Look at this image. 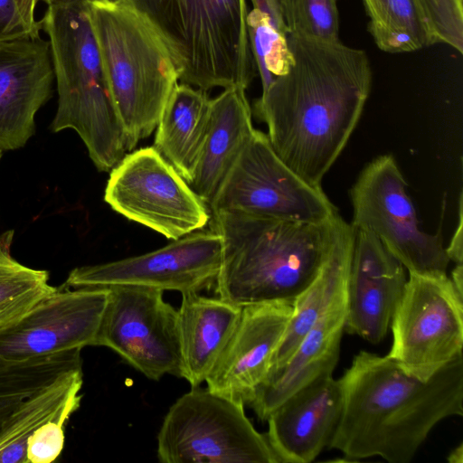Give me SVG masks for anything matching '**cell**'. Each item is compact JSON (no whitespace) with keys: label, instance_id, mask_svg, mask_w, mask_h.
<instances>
[{"label":"cell","instance_id":"6da1fadb","mask_svg":"<svg viewBox=\"0 0 463 463\" xmlns=\"http://www.w3.org/2000/svg\"><path fill=\"white\" fill-rule=\"evenodd\" d=\"M294 61L254 103L281 160L305 181L322 180L344 150L372 86L363 50L287 35Z\"/></svg>","mask_w":463,"mask_h":463},{"label":"cell","instance_id":"7a4b0ae2","mask_svg":"<svg viewBox=\"0 0 463 463\" xmlns=\"http://www.w3.org/2000/svg\"><path fill=\"white\" fill-rule=\"evenodd\" d=\"M339 381L342 411L328 448L345 461L409 463L438 423L463 416V354L424 382L363 350Z\"/></svg>","mask_w":463,"mask_h":463},{"label":"cell","instance_id":"3957f363","mask_svg":"<svg viewBox=\"0 0 463 463\" xmlns=\"http://www.w3.org/2000/svg\"><path fill=\"white\" fill-rule=\"evenodd\" d=\"M213 217L212 230L222 241L215 293L241 307L295 299L323 262L335 218L317 224L238 211H222Z\"/></svg>","mask_w":463,"mask_h":463},{"label":"cell","instance_id":"277c9868","mask_svg":"<svg viewBox=\"0 0 463 463\" xmlns=\"http://www.w3.org/2000/svg\"><path fill=\"white\" fill-rule=\"evenodd\" d=\"M136 14L168 52L181 83L246 90L256 65L246 0H112Z\"/></svg>","mask_w":463,"mask_h":463},{"label":"cell","instance_id":"5b68a950","mask_svg":"<svg viewBox=\"0 0 463 463\" xmlns=\"http://www.w3.org/2000/svg\"><path fill=\"white\" fill-rule=\"evenodd\" d=\"M40 25L48 35L58 91L51 129H74L97 169L110 171L129 150L108 88L90 5H48Z\"/></svg>","mask_w":463,"mask_h":463},{"label":"cell","instance_id":"8992f818","mask_svg":"<svg viewBox=\"0 0 463 463\" xmlns=\"http://www.w3.org/2000/svg\"><path fill=\"white\" fill-rule=\"evenodd\" d=\"M90 17L112 102L128 150L156 129L178 84L160 40L132 12L112 0L90 5Z\"/></svg>","mask_w":463,"mask_h":463},{"label":"cell","instance_id":"52a82bcc","mask_svg":"<svg viewBox=\"0 0 463 463\" xmlns=\"http://www.w3.org/2000/svg\"><path fill=\"white\" fill-rule=\"evenodd\" d=\"M156 455L162 463H279L243 405L199 386L169 408Z\"/></svg>","mask_w":463,"mask_h":463},{"label":"cell","instance_id":"ba28073f","mask_svg":"<svg viewBox=\"0 0 463 463\" xmlns=\"http://www.w3.org/2000/svg\"><path fill=\"white\" fill-rule=\"evenodd\" d=\"M407 188L392 155L374 158L350 190L351 224L375 235L408 273L447 275L450 261L442 236L422 231Z\"/></svg>","mask_w":463,"mask_h":463},{"label":"cell","instance_id":"9c48e42d","mask_svg":"<svg viewBox=\"0 0 463 463\" xmlns=\"http://www.w3.org/2000/svg\"><path fill=\"white\" fill-rule=\"evenodd\" d=\"M210 213L238 211L284 221L325 223L338 212L321 186L294 172L254 129L209 206Z\"/></svg>","mask_w":463,"mask_h":463},{"label":"cell","instance_id":"30bf717a","mask_svg":"<svg viewBox=\"0 0 463 463\" xmlns=\"http://www.w3.org/2000/svg\"><path fill=\"white\" fill-rule=\"evenodd\" d=\"M104 201L172 241L203 230L211 219L207 205L154 146L127 153L110 170Z\"/></svg>","mask_w":463,"mask_h":463},{"label":"cell","instance_id":"8fae6325","mask_svg":"<svg viewBox=\"0 0 463 463\" xmlns=\"http://www.w3.org/2000/svg\"><path fill=\"white\" fill-rule=\"evenodd\" d=\"M390 327L388 355L408 374L428 381L462 354L463 296L448 275L409 273Z\"/></svg>","mask_w":463,"mask_h":463},{"label":"cell","instance_id":"7c38bea8","mask_svg":"<svg viewBox=\"0 0 463 463\" xmlns=\"http://www.w3.org/2000/svg\"><path fill=\"white\" fill-rule=\"evenodd\" d=\"M95 345L116 352L146 378L182 377L178 311L164 291L111 286Z\"/></svg>","mask_w":463,"mask_h":463},{"label":"cell","instance_id":"4fadbf2b","mask_svg":"<svg viewBox=\"0 0 463 463\" xmlns=\"http://www.w3.org/2000/svg\"><path fill=\"white\" fill-rule=\"evenodd\" d=\"M222 250V237L216 232L200 230L145 254L75 268L61 286H138L200 293L214 287Z\"/></svg>","mask_w":463,"mask_h":463},{"label":"cell","instance_id":"5bb4252c","mask_svg":"<svg viewBox=\"0 0 463 463\" xmlns=\"http://www.w3.org/2000/svg\"><path fill=\"white\" fill-rule=\"evenodd\" d=\"M109 288L60 286L0 332V358L19 362L95 345Z\"/></svg>","mask_w":463,"mask_h":463},{"label":"cell","instance_id":"9a60e30c","mask_svg":"<svg viewBox=\"0 0 463 463\" xmlns=\"http://www.w3.org/2000/svg\"><path fill=\"white\" fill-rule=\"evenodd\" d=\"M293 309L294 299L243 306L231 340L205 380L207 388L249 406L270 371Z\"/></svg>","mask_w":463,"mask_h":463},{"label":"cell","instance_id":"2e32d148","mask_svg":"<svg viewBox=\"0 0 463 463\" xmlns=\"http://www.w3.org/2000/svg\"><path fill=\"white\" fill-rule=\"evenodd\" d=\"M54 80L50 43L40 33L0 42V150L23 147L34 134Z\"/></svg>","mask_w":463,"mask_h":463},{"label":"cell","instance_id":"e0dca14e","mask_svg":"<svg viewBox=\"0 0 463 463\" xmlns=\"http://www.w3.org/2000/svg\"><path fill=\"white\" fill-rule=\"evenodd\" d=\"M354 232L345 332L378 344L404 290L405 268L372 232Z\"/></svg>","mask_w":463,"mask_h":463},{"label":"cell","instance_id":"ac0fdd59","mask_svg":"<svg viewBox=\"0 0 463 463\" xmlns=\"http://www.w3.org/2000/svg\"><path fill=\"white\" fill-rule=\"evenodd\" d=\"M343 404L339 379L321 375L298 388L267 418L266 435L279 463H309L329 442Z\"/></svg>","mask_w":463,"mask_h":463},{"label":"cell","instance_id":"d6986e66","mask_svg":"<svg viewBox=\"0 0 463 463\" xmlns=\"http://www.w3.org/2000/svg\"><path fill=\"white\" fill-rule=\"evenodd\" d=\"M347 314V286L340 290L302 338L290 358L269 372L249 405L258 418L269 415L312 380L333 374L340 355Z\"/></svg>","mask_w":463,"mask_h":463},{"label":"cell","instance_id":"ffe728a7","mask_svg":"<svg viewBox=\"0 0 463 463\" xmlns=\"http://www.w3.org/2000/svg\"><path fill=\"white\" fill-rule=\"evenodd\" d=\"M254 129L245 90L223 89L211 99L207 133L189 182L208 208Z\"/></svg>","mask_w":463,"mask_h":463},{"label":"cell","instance_id":"44dd1931","mask_svg":"<svg viewBox=\"0 0 463 463\" xmlns=\"http://www.w3.org/2000/svg\"><path fill=\"white\" fill-rule=\"evenodd\" d=\"M242 307L200 293L182 294L178 326L182 378L200 386L231 340Z\"/></svg>","mask_w":463,"mask_h":463},{"label":"cell","instance_id":"7402d4cb","mask_svg":"<svg viewBox=\"0 0 463 463\" xmlns=\"http://www.w3.org/2000/svg\"><path fill=\"white\" fill-rule=\"evenodd\" d=\"M354 232L353 225L339 213L334 218L323 262L310 284L294 299L290 321L272 357L269 372L281 367L290 358L330 301L347 286Z\"/></svg>","mask_w":463,"mask_h":463},{"label":"cell","instance_id":"603a6c76","mask_svg":"<svg viewBox=\"0 0 463 463\" xmlns=\"http://www.w3.org/2000/svg\"><path fill=\"white\" fill-rule=\"evenodd\" d=\"M207 91L177 84L156 125L154 146L189 184L208 129Z\"/></svg>","mask_w":463,"mask_h":463},{"label":"cell","instance_id":"cb8c5ba5","mask_svg":"<svg viewBox=\"0 0 463 463\" xmlns=\"http://www.w3.org/2000/svg\"><path fill=\"white\" fill-rule=\"evenodd\" d=\"M82 383V367H80L62 374L27 398L0 431V463H27L29 438L64 408L80 405Z\"/></svg>","mask_w":463,"mask_h":463},{"label":"cell","instance_id":"d4e9b609","mask_svg":"<svg viewBox=\"0 0 463 463\" xmlns=\"http://www.w3.org/2000/svg\"><path fill=\"white\" fill-rule=\"evenodd\" d=\"M368 31L383 52L397 53L435 44L416 0H363Z\"/></svg>","mask_w":463,"mask_h":463},{"label":"cell","instance_id":"484cf974","mask_svg":"<svg viewBox=\"0 0 463 463\" xmlns=\"http://www.w3.org/2000/svg\"><path fill=\"white\" fill-rule=\"evenodd\" d=\"M80 351L19 362L0 358V431L27 398L62 374L82 367Z\"/></svg>","mask_w":463,"mask_h":463},{"label":"cell","instance_id":"4316f807","mask_svg":"<svg viewBox=\"0 0 463 463\" xmlns=\"http://www.w3.org/2000/svg\"><path fill=\"white\" fill-rule=\"evenodd\" d=\"M14 231L0 236V332L22 317L56 288L46 270L26 267L10 253Z\"/></svg>","mask_w":463,"mask_h":463},{"label":"cell","instance_id":"83f0119b","mask_svg":"<svg viewBox=\"0 0 463 463\" xmlns=\"http://www.w3.org/2000/svg\"><path fill=\"white\" fill-rule=\"evenodd\" d=\"M246 27L264 91L276 77L289 70L294 61L293 55L288 45L287 35L272 25L267 14L253 8L247 14Z\"/></svg>","mask_w":463,"mask_h":463},{"label":"cell","instance_id":"f1b7e54d","mask_svg":"<svg viewBox=\"0 0 463 463\" xmlns=\"http://www.w3.org/2000/svg\"><path fill=\"white\" fill-rule=\"evenodd\" d=\"M287 35L319 42H339L336 0H280Z\"/></svg>","mask_w":463,"mask_h":463},{"label":"cell","instance_id":"f546056e","mask_svg":"<svg viewBox=\"0 0 463 463\" xmlns=\"http://www.w3.org/2000/svg\"><path fill=\"white\" fill-rule=\"evenodd\" d=\"M436 43L463 52V0H416Z\"/></svg>","mask_w":463,"mask_h":463},{"label":"cell","instance_id":"4dcf8cb0","mask_svg":"<svg viewBox=\"0 0 463 463\" xmlns=\"http://www.w3.org/2000/svg\"><path fill=\"white\" fill-rule=\"evenodd\" d=\"M79 407L72 404L64 408L36 430L27 442V463H50L60 456L64 446V426Z\"/></svg>","mask_w":463,"mask_h":463},{"label":"cell","instance_id":"1f68e13d","mask_svg":"<svg viewBox=\"0 0 463 463\" xmlns=\"http://www.w3.org/2000/svg\"><path fill=\"white\" fill-rule=\"evenodd\" d=\"M37 33L25 24L16 0H0V42Z\"/></svg>","mask_w":463,"mask_h":463},{"label":"cell","instance_id":"d6a6232c","mask_svg":"<svg viewBox=\"0 0 463 463\" xmlns=\"http://www.w3.org/2000/svg\"><path fill=\"white\" fill-rule=\"evenodd\" d=\"M254 9L267 14L272 25L284 34H288L281 14L280 0H250Z\"/></svg>","mask_w":463,"mask_h":463},{"label":"cell","instance_id":"836d02e7","mask_svg":"<svg viewBox=\"0 0 463 463\" xmlns=\"http://www.w3.org/2000/svg\"><path fill=\"white\" fill-rule=\"evenodd\" d=\"M463 219H462V196L459 197L458 204V222L455 232L450 240L448 247H446V253L449 257V261L455 264H463Z\"/></svg>","mask_w":463,"mask_h":463},{"label":"cell","instance_id":"e575fe53","mask_svg":"<svg viewBox=\"0 0 463 463\" xmlns=\"http://www.w3.org/2000/svg\"><path fill=\"white\" fill-rule=\"evenodd\" d=\"M19 11L27 26L34 33H40V22L35 20V8L38 0H16Z\"/></svg>","mask_w":463,"mask_h":463},{"label":"cell","instance_id":"d590c367","mask_svg":"<svg viewBox=\"0 0 463 463\" xmlns=\"http://www.w3.org/2000/svg\"><path fill=\"white\" fill-rule=\"evenodd\" d=\"M449 279L456 290L463 296V264H455Z\"/></svg>","mask_w":463,"mask_h":463},{"label":"cell","instance_id":"8d00e7d4","mask_svg":"<svg viewBox=\"0 0 463 463\" xmlns=\"http://www.w3.org/2000/svg\"><path fill=\"white\" fill-rule=\"evenodd\" d=\"M47 4V5H90L93 3L102 1V0H42Z\"/></svg>","mask_w":463,"mask_h":463},{"label":"cell","instance_id":"74e56055","mask_svg":"<svg viewBox=\"0 0 463 463\" xmlns=\"http://www.w3.org/2000/svg\"><path fill=\"white\" fill-rule=\"evenodd\" d=\"M447 460L449 463H462L463 462V443H459L453 449L448 455Z\"/></svg>","mask_w":463,"mask_h":463},{"label":"cell","instance_id":"f35d334b","mask_svg":"<svg viewBox=\"0 0 463 463\" xmlns=\"http://www.w3.org/2000/svg\"><path fill=\"white\" fill-rule=\"evenodd\" d=\"M1 156H2V150H0V158H1Z\"/></svg>","mask_w":463,"mask_h":463}]
</instances>
